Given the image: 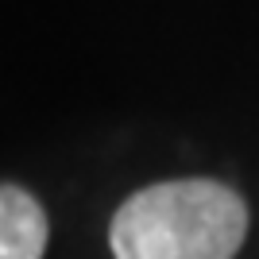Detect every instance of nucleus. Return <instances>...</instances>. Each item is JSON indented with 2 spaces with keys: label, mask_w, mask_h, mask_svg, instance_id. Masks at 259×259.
I'll list each match as a JSON object with an SVG mask.
<instances>
[{
  "label": "nucleus",
  "mask_w": 259,
  "mask_h": 259,
  "mask_svg": "<svg viewBox=\"0 0 259 259\" xmlns=\"http://www.w3.org/2000/svg\"><path fill=\"white\" fill-rule=\"evenodd\" d=\"M244 236V197L213 178L143 186L116 209L108 228L116 259H236Z\"/></svg>",
  "instance_id": "obj_1"
},
{
  "label": "nucleus",
  "mask_w": 259,
  "mask_h": 259,
  "mask_svg": "<svg viewBox=\"0 0 259 259\" xmlns=\"http://www.w3.org/2000/svg\"><path fill=\"white\" fill-rule=\"evenodd\" d=\"M47 236L43 205L23 186L0 182V259H43Z\"/></svg>",
  "instance_id": "obj_2"
}]
</instances>
